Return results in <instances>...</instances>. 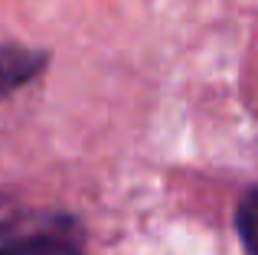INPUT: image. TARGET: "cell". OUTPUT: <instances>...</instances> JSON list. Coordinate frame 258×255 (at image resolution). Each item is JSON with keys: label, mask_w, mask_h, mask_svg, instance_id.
<instances>
[{"label": "cell", "mask_w": 258, "mask_h": 255, "mask_svg": "<svg viewBox=\"0 0 258 255\" xmlns=\"http://www.w3.org/2000/svg\"><path fill=\"white\" fill-rule=\"evenodd\" d=\"M43 66H46V52L4 43L0 46V102L7 95H13L17 89H23L26 82H33L43 72Z\"/></svg>", "instance_id": "6da1fadb"}, {"label": "cell", "mask_w": 258, "mask_h": 255, "mask_svg": "<svg viewBox=\"0 0 258 255\" xmlns=\"http://www.w3.org/2000/svg\"><path fill=\"white\" fill-rule=\"evenodd\" d=\"M0 255H82V252L56 236H26L0 245Z\"/></svg>", "instance_id": "7a4b0ae2"}, {"label": "cell", "mask_w": 258, "mask_h": 255, "mask_svg": "<svg viewBox=\"0 0 258 255\" xmlns=\"http://www.w3.org/2000/svg\"><path fill=\"white\" fill-rule=\"evenodd\" d=\"M235 226H239L242 245H245L248 255H258V190H252L239 206V216H235Z\"/></svg>", "instance_id": "3957f363"}]
</instances>
